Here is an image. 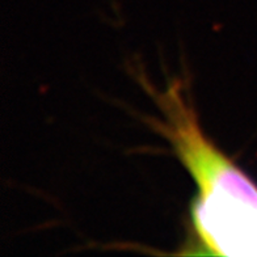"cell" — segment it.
<instances>
[{"label": "cell", "instance_id": "6da1fadb", "mask_svg": "<svg viewBox=\"0 0 257 257\" xmlns=\"http://www.w3.org/2000/svg\"><path fill=\"white\" fill-rule=\"evenodd\" d=\"M160 109L156 132L173 151L197 186L192 226L201 253L257 257V186L202 132L188 92L180 80L158 89L143 80Z\"/></svg>", "mask_w": 257, "mask_h": 257}]
</instances>
